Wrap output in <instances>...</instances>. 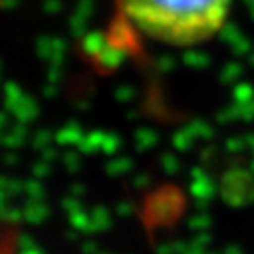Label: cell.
I'll return each instance as SVG.
<instances>
[{"mask_svg":"<svg viewBox=\"0 0 254 254\" xmlns=\"http://www.w3.org/2000/svg\"><path fill=\"white\" fill-rule=\"evenodd\" d=\"M232 0H118V8L140 34L170 46H194L226 24Z\"/></svg>","mask_w":254,"mask_h":254,"instance_id":"cell-1","label":"cell"}]
</instances>
